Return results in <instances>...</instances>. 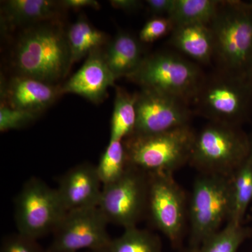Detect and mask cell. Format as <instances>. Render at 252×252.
Here are the masks:
<instances>
[{"instance_id":"d6986e66","label":"cell","mask_w":252,"mask_h":252,"mask_svg":"<svg viewBox=\"0 0 252 252\" xmlns=\"http://www.w3.org/2000/svg\"><path fill=\"white\" fill-rule=\"evenodd\" d=\"M67 37L72 64L102 49L109 42V36L91 24L85 16H81L67 31Z\"/></svg>"},{"instance_id":"d4e9b609","label":"cell","mask_w":252,"mask_h":252,"mask_svg":"<svg viewBox=\"0 0 252 252\" xmlns=\"http://www.w3.org/2000/svg\"><path fill=\"white\" fill-rule=\"evenodd\" d=\"M249 234V230L242 225L228 223L224 228L205 240L198 252H238Z\"/></svg>"},{"instance_id":"83f0119b","label":"cell","mask_w":252,"mask_h":252,"mask_svg":"<svg viewBox=\"0 0 252 252\" xmlns=\"http://www.w3.org/2000/svg\"><path fill=\"white\" fill-rule=\"evenodd\" d=\"M174 26L167 17H154L145 23L139 34V40L143 43L154 42L172 32Z\"/></svg>"},{"instance_id":"8992f818","label":"cell","mask_w":252,"mask_h":252,"mask_svg":"<svg viewBox=\"0 0 252 252\" xmlns=\"http://www.w3.org/2000/svg\"><path fill=\"white\" fill-rule=\"evenodd\" d=\"M205 75L193 61L172 51H160L146 56L127 78L141 89L159 91L190 107Z\"/></svg>"},{"instance_id":"4fadbf2b","label":"cell","mask_w":252,"mask_h":252,"mask_svg":"<svg viewBox=\"0 0 252 252\" xmlns=\"http://www.w3.org/2000/svg\"><path fill=\"white\" fill-rule=\"evenodd\" d=\"M1 104L40 116L63 94L62 86L23 76L1 79Z\"/></svg>"},{"instance_id":"7a4b0ae2","label":"cell","mask_w":252,"mask_h":252,"mask_svg":"<svg viewBox=\"0 0 252 252\" xmlns=\"http://www.w3.org/2000/svg\"><path fill=\"white\" fill-rule=\"evenodd\" d=\"M218 69L252 78V11L243 1H220L209 24Z\"/></svg>"},{"instance_id":"8fae6325","label":"cell","mask_w":252,"mask_h":252,"mask_svg":"<svg viewBox=\"0 0 252 252\" xmlns=\"http://www.w3.org/2000/svg\"><path fill=\"white\" fill-rule=\"evenodd\" d=\"M108 223L98 207L67 212L53 233L46 252H99L112 240Z\"/></svg>"},{"instance_id":"4316f807","label":"cell","mask_w":252,"mask_h":252,"mask_svg":"<svg viewBox=\"0 0 252 252\" xmlns=\"http://www.w3.org/2000/svg\"><path fill=\"white\" fill-rule=\"evenodd\" d=\"M0 252H46L37 240L18 233L4 237L1 241Z\"/></svg>"},{"instance_id":"cb8c5ba5","label":"cell","mask_w":252,"mask_h":252,"mask_svg":"<svg viewBox=\"0 0 252 252\" xmlns=\"http://www.w3.org/2000/svg\"><path fill=\"white\" fill-rule=\"evenodd\" d=\"M129 166L124 141L110 140L96 169L102 186H105L119 180Z\"/></svg>"},{"instance_id":"5b68a950","label":"cell","mask_w":252,"mask_h":252,"mask_svg":"<svg viewBox=\"0 0 252 252\" xmlns=\"http://www.w3.org/2000/svg\"><path fill=\"white\" fill-rule=\"evenodd\" d=\"M250 154V139L239 126L210 122L196 132L189 163L200 173L230 176Z\"/></svg>"},{"instance_id":"f1b7e54d","label":"cell","mask_w":252,"mask_h":252,"mask_svg":"<svg viewBox=\"0 0 252 252\" xmlns=\"http://www.w3.org/2000/svg\"><path fill=\"white\" fill-rule=\"evenodd\" d=\"M145 2L154 17H167L173 7L175 0H147Z\"/></svg>"},{"instance_id":"9a60e30c","label":"cell","mask_w":252,"mask_h":252,"mask_svg":"<svg viewBox=\"0 0 252 252\" xmlns=\"http://www.w3.org/2000/svg\"><path fill=\"white\" fill-rule=\"evenodd\" d=\"M117 80L111 72L102 49L91 53L82 67L62 86L63 94H78L97 104L106 97L107 89Z\"/></svg>"},{"instance_id":"1f68e13d","label":"cell","mask_w":252,"mask_h":252,"mask_svg":"<svg viewBox=\"0 0 252 252\" xmlns=\"http://www.w3.org/2000/svg\"><path fill=\"white\" fill-rule=\"evenodd\" d=\"M180 252H198V249L192 248L189 247V248L182 250Z\"/></svg>"},{"instance_id":"5bb4252c","label":"cell","mask_w":252,"mask_h":252,"mask_svg":"<svg viewBox=\"0 0 252 252\" xmlns=\"http://www.w3.org/2000/svg\"><path fill=\"white\" fill-rule=\"evenodd\" d=\"M102 184L95 165L81 163L61 176L56 190L66 211L98 207Z\"/></svg>"},{"instance_id":"44dd1931","label":"cell","mask_w":252,"mask_h":252,"mask_svg":"<svg viewBox=\"0 0 252 252\" xmlns=\"http://www.w3.org/2000/svg\"><path fill=\"white\" fill-rule=\"evenodd\" d=\"M135 94L116 89L114 107L111 121L110 140L124 141L135 132L137 113Z\"/></svg>"},{"instance_id":"277c9868","label":"cell","mask_w":252,"mask_h":252,"mask_svg":"<svg viewBox=\"0 0 252 252\" xmlns=\"http://www.w3.org/2000/svg\"><path fill=\"white\" fill-rule=\"evenodd\" d=\"M196 132L190 125L124 141L129 165L147 173H171L189 163Z\"/></svg>"},{"instance_id":"ba28073f","label":"cell","mask_w":252,"mask_h":252,"mask_svg":"<svg viewBox=\"0 0 252 252\" xmlns=\"http://www.w3.org/2000/svg\"><path fill=\"white\" fill-rule=\"evenodd\" d=\"M67 212L56 189L36 177L25 183L15 199L18 233L35 240L54 233Z\"/></svg>"},{"instance_id":"ffe728a7","label":"cell","mask_w":252,"mask_h":252,"mask_svg":"<svg viewBox=\"0 0 252 252\" xmlns=\"http://www.w3.org/2000/svg\"><path fill=\"white\" fill-rule=\"evenodd\" d=\"M231 212L227 223L242 225L245 212L252 201V158L249 156L230 176Z\"/></svg>"},{"instance_id":"52a82bcc","label":"cell","mask_w":252,"mask_h":252,"mask_svg":"<svg viewBox=\"0 0 252 252\" xmlns=\"http://www.w3.org/2000/svg\"><path fill=\"white\" fill-rule=\"evenodd\" d=\"M231 212L230 176L200 173L189 202V247L199 249L229 220Z\"/></svg>"},{"instance_id":"6da1fadb","label":"cell","mask_w":252,"mask_h":252,"mask_svg":"<svg viewBox=\"0 0 252 252\" xmlns=\"http://www.w3.org/2000/svg\"><path fill=\"white\" fill-rule=\"evenodd\" d=\"M14 75L57 84L72 65L67 31L60 20L46 21L25 28L11 53Z\"/></svg>"},{"instance_id":"2e32d148","label":"cell","mask_w":252,"mask_h":252,"mask_svg":"<svg viewBox=\"0 0 252 252\" xmlns=\"http://www.w3.org/2000/svg\"><path fill=\"white\" fill-rule=\"evenodd\" d=\"M63 10L60 1L7 0L1 4V27L14 30L26 25L60 20Z\"/></svg>"},{"instance_id":"4dcf8cb0","label":"cell","mask_w":252,"mask_h":252,"mask_svg":"<svg viewBox=\"0 0 252 252\" xmlns=\"http://www.w3.org/2000/svg\"><path fill=\"white\" fill-rule=\"evenodd\" d=\"M111 5L115 9L123 10L127 12H132L140 9L143 3L138 0H111Z\"/></svg>"},{"instance_id":"603a6c76","label":"cell","mask_w":252,"mask_h":252,"mask_svg":"<svg viewBox=\"0 0 252 252\" xmlns=\"http://www.w3.org/2000/svg\"><path fill=\"white\" fill-rule=\"evenodd\" d=\"M99 252H162L158 235L137 227L127 228L121 236L112 239Z\"/></svg>"},{"instance_id":"836d02e7","label":"cell","mask_w":252,"mask_h":252,"mask_svg":"<svg viewBox=\"0 0 252 252\" xmlns=\"http://www.w3.org/2000/svg\"><path fill=\"white\" fill-rule=\"evenodd\" d=\"M250 156L252 158V137L250 139Z\"/></svg>"},{"instance_id":"ac0fdd59","label":"cell","mask_w":252,"mask_h":252,"mask_svg":"<svg viewBox=\"0 0 252 252\" xmlns=\"http://www.w3.org/2000/svg\"><path fill=\"white\" fill-rule=\"evenodd\" d=\"M141 41L127 32L119 31L104 51V58L116 79L132 74L144 57Z\"/></svg>"},{"instance_id":"d6a6232c","label":"cell","mask_w":252,"mask_h":252,"mask_svg":"<svg viewBox=\"0 0 252 252\" xmlns=\"http://www.w3.org/2000/svg\"><path fill=\"white\" fill-rule=\"evenodd\" d=\"M245 3V6L248 8V9H251L252 11V1L251 2H244Z\"/></svg>"},{"instance_id":"484cf974","label":"cell","mask_w":252,"mask_h":252,"mask_svg":"<svg viewBox=\"0 0 252 252\" xmlns=\"http://www.w3.org/2000/svg\"><path fill=\"white\" fill-rule=\"evenodd\" d=\"M39 115L33 113L0 106V131L1 132L20 129L36 120Z\"/></svg>"},{"instance_id":"9c48e42d","label":"cell","mask_w":252,"mask_h":252,"mask_svg":"<svg viewBox=\"0 0 252 252\" xmlns=\"http://www.w3.org/2000/svg\"><path fill=\"white\" fill-rule=\"evenodd\" d=\"M147 211L152 224L180 248L188 219L189 201L171 173H149Z\"/></svg>"},{"instance_id":"e575fe53","label":"cell","mask_w":252,"mask_h":252,"mask_svg":"<svg viewBox=\"0 0 252 252\" xmlns=\"http://www.w3.org/2000/svg\"></svg>"},{"instance_id":"7402d4cb","label":"cell","mask_w":252,"mask_h":252,"mask_svg":"<svg viewBox=\"0 0 252 252\" xmlns=\"http://www.w3.org/2000/svg\"><path fill=\"white\" fill-rule=\"evenodd\" d=\"M220 3L215 0H175L167 18L174 28L184 25H209L216 15Z\"/></svg>"},{"instance_id":"7c38bea8","label":"cell","mask_w":252,"mask_h":252,"mask_svg":"<svg viewBox=\"0 0 252 252\" xmlns=\"http://www.w3.org/2000/svg\"><path fill=\"white\" fill-rule=\"evenodd\" d=\"M137 120L133 135L162 133L190 125L193 112L188 104L152 89L136 93Z\"/></svg>"},{"instance_id":"30bf717a","label":"cell","mask_w":252,"mask_h":252,"mask_svg":"<svg viewBox=\"0 0 252 252\" xmlns=\"http://www.w3.org/2000/svg\"><path fill=\"white\" fill-rule=\"evenodd\" d=\"M148 190V173L130 165L119 180L102 187L98 208L109 223L137 227L147 214Z\"/></svg>"},{"instance_id":"3957f363","label":"cell","mask_w":252,"mask_h":252,"mask_svg":"<svg viewBox=\"0 0 252 252\" xmlns=\"http://www.w3.org/2000/svg\"><path fill=\"white\" fill-rule=\"evenodd\" d=\"M190 108L210 122L239 126L252 111V78L217 69L205 75Z\"/></svg>"},{"instance_id":"f546056e","label":"cell","mask_w":252,"mask_h":252,"mask_svg":"<svg viewBox=\"0 0 252 252\" xmlns=\"http://www.w3.org/2000/svg\"><path fill=\"white\" fill-rule=\"evenodd\" d=\"M64 9H77L91 7L94 9H99L100 5L95 0H63L60 1Z\"/></svg>"},{"instance_id":"e0dca14e","label":"cell","mask_w":252,"mask_h":252,"mask_svg":"<svg viewBox=\"0 0 252 252\" xmlns=\"http://www.w3.org/2000/svg\"><path fill=\"white\" fill-rule=\"evenodd\" d=\"M169 44L199 63L206 64L214 59V39L209 25L176 26Z\"/></svg>"}]
</instances>
